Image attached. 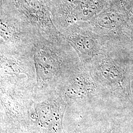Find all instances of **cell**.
<instances>
[{
  "label": "cell",
  "instance_id": "obj_6",
  "mask_svg": "<svg viewBox=\"0 0 133 133\" xmlns=\"http://www.w3.org/2000/svg\"><path fill=\"white\" fill-rule=\"evenodd\" d=\"M67 105H90L109 98L89 67L81 69L70 76L57 90Z\"/></svg>",
  "mask_w": 133,
  "mask_h": 133
},
{
  "label": "cell",
  "instance_id": "obj_8",
  "mask_svg": "<svg viewBox=\"0 0 133 133\" xmlns=\"http://www.w3.org/2000/svg\"><path fill=\"white\" fill-rule=\"evenodd\" d=\"M61 34L75 50L83 65H89L99 55L108 42L91 28L87 22L72 25Z\"/></svg>",
  "mask_w": 133,
  "mask_h": 133
},
{
  "label": "cell",
  "instance_id": "obj_7",
  "mask_svg": "<svg viewBox=\"0 0 133 133\" xmlns=\"http://www.w3.org/2000/svg\"><path fill=\"white\" fill-rule=\"evenodd\" d=\"M53 21L61 33L72 25L87 22L109 4L107 0H45Z\"/></svg>",
  "mask_w": 133,
  "mask_h": 133
},
{
  "label": "cell",
  "instance_id": "obj_3",
  "mask_svg": "<svg viewBox=\"0 0 133 133\" xmlns=\"http://www.w3.org/2000/svg\"><path fill=\"white\" fill-rule=\"evenodd\" d=\"M0 53L1 92L33 98L36 83L33 54Z\"/></svg>",
  "mask_w": 133,
  "mask_h": 133
},
{
  "label": "cell",
  "instance_id": "obj_11",
  "mask_svg": "<svg viewBox=\"0 0 133 133\" xmlns=\"http://www.w3.org/2000/svg\"><path fill=\"white\" fill-rule=\"evenodd\" d=\"M131 52H132V56H133V47L131 49Z\"/></svg>",
  "mask_w": 133,
  "mask_h": 133
},
{
  "label": "cell",
  "instance_id": "obj_1",
  "mask_svg": "<svg viewBox=\"0 0 133 133\" xmlns=\"http://www.w3.org/2000/svg\"><path fill=\"white\" fill-rule=\"evenodd\" d=\"M33 57L36 75L34 97L57 91L82 66L77 53L66 39L55 43L41 36L33 48Z\"/></svg>",
  "mask_w": 133,
  "mask_h": 133
},
{
  "label": "cell",
  "instance_id": "obj_4",
  "mask_svg": "<svg viewBox=\"0 0 133 133\" xmlns=\"http://www.w3.org/2000/svg\"><path fill=\"white\" fill-rule=\"evenodd\" d=\"M11 5L12 8L9 10L1 7L0 51L33 54L34 46L42 35Z\"/></svg>",
  "mask_w": 133,
  "mask_h": 133
},
{
  "label": "cell",
  "instance_id": "obj_9",
  "mask_svg": "<svg viewBox=\"0 0 133 133\" xmlns=\"http://www.w3.org/2000/svg\"><path fill=\"white\" fill-rule=\"evenodd\" d=\"M44 38L58 43L66 38L58 30L45 0H8Z\"/></svg>",
  "mask_w": 133,
  "mask_h": 133
},
{
  "label": "cell",
  "instance_id": "obj_5",
  "mask_svg": "<svg viewBox=\"0 0 133 133\" xmlns=\"http://www.w3.org/2000/svg\"><path fill=\"white\" fill-rule=\"evenodd\" d=\"M67 106L56 91L34 97L30 109V121L39 133H65L63 121Z\"/></svg>",
  "mask_w": 133,
  "mask_h": 133
},
{
  "label": "cell",
  "instance_id": "obj_2",
  "mask_svg": "<svg viewBox=\"0 0 133 133\" xmlns=\"http://www.w3.org/2000/svg\"><path fill=\"white\" fill-rule=\"evenodd\" d=\"M87 66L109 98L125 104L133 102V57L131 48L107 42Z\"/></svg>",
  "mask_w": 133,
  "mask_h": 133
},
{
  "label": "cell",
  "instance_id": "obj_10",
  "mask_svg": "<svg viewBox=\"0 0 133 133\" xmlns=\"http://www.w3.org/2000/svg\"><path fill=\"white\" fill-rule=\"evenodd\" d=\"M112 131V128L109 127H108V128L105 129V130L102 132V133H111Z\"/></svg>",
  "mask_w": 133,
  "mask_h": 133
}]
</instances>
